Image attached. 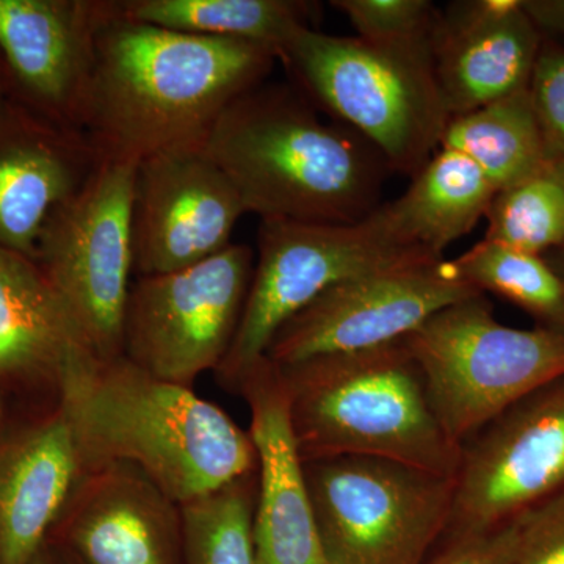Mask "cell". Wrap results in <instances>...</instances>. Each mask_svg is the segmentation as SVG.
Instances as JSON below:
<instances>
[{"label":"cell","instance_id":"obj_5","mask_svg":"<svg viewBox=\"0 0 564 564\" xmlns=\"http://www.w3.org/2000/svg\"><path fill=\"white\" fill-rule=\"evenodd\" d=\"M280 62L314 106L377 150L389 172L414 176L440 151L451 115L434 74L433 35L373 43L306 28Z\"/></svg>","mask_w":564,"mask_h":564},{"label":"cell","instance_id":"obj_26","mask_svg":"<svg viewBox=\"0 0 564 564\" xmlns=\"http://www.w3.org/2000/svg\"><path fill=\"white\" fill-rule=\"evenodd\" d=\"M485 240L544 256L564 243V162H547L529 180L496 193Z\"/></svg>","mask_w":564,"mask_h":564},{"label":"cell","instance_id":"obj_2","mask_svg":"<svg viewBox=\"0 0 564 564\" xmlns=\"http://www.w3.org/2000/svg\"><path fill=\"white\" fill-rule=\"evenodd\" d=\"M58 393L87 474L131 464L181 507L258 469L250 433L221 408L124 356L70 375Z\"/></svg>","mask_w":564,"mask_h":564},{"label":"cell","instance_id":"obj_11","mask_svg":"<svg viewBox=\"0 0 564 564\" xmlns=\"http://www.w3.org/2000/svg\"><path fill=\"white\" fill-rule=\"evenodd\" d=\"M564 491V375L462 445L443 540L486 532Z\"/></svg>","mask_w":564,"mask_h":564},{"label":"cell","instance_id":"obj_15","mask_svg":"<svg viewBox=\"0 0 564 564\" xmlns=\"http://www.w3.org/2000/svg\"><path fill=\"white\" fill-rule=\"evenodd\" d=\"M101 163L84 132L17 98L0 104V248L35 261L54 212Z\"/></svg>","mask_w":564,"mask_h":564},{"label":"cell","instance_id":"obj_12","mask_svg":"<svg viewBox=\"0 0 564 564\" xmlns=\"http://www.w3.org/2000/svg\"><path fill=\"white\" fill-rule=\"evenodd\" d=\"M485 295L451 259L422 258L333 285L285 323L265 358L285 367L402 340L451 304Z\"/></svg>","mask_w":564,"mask_h":564},{"label":"cell","instance_id":"obj_3","mask_svg":"<svg viewBox=\"0 0 564 564\" xmlns=\"http://www.w3.org/2000/svg\"><path fill=\"white\" fill-rule=\"evenodd\" d=\"M202 148L261 220L352 225L380 207L388 165L345 126L326 124L295 85H258Z\"/></svg>","mask_w":564,"mask_h":564},{"label":"cell","instance_id":"obj_30","mask_svg":"<svg viewBox=\"0 0 564 564\" xmlns=\"http://www.w3.org/2000/svg\"><path fill=\"white\" fill-rule=\"evenodd\" d=\"M524 514L486 532L441 541L426 564H507Z\"/></svg>","mask_w":564,"mask_h":564},{"label":"cell","instance_id":"obj_22","mask_svg":"<svg viewBox=\"0 0 564 564\" xmlns=\"http://www.w3.org/2000/svg\"><path fill=\"white\" fill-rule=\"evenodd\" d=\"M122 17L166 31L261 44L278 55L311 28L317 3L300 0H120Z\"/></svg>","mask_w":564,"mask_h":564},{"label":"cell","instance_id":"obj_20","mask_svg":"<svg viewBox=\"0 0 564 564\" xmlns=\"http://www.w3.org/2000/svg\"><path fill=\"white\" fill-rule=\"evenodd\" d=\"M101 359L35 261L0 248V377L51 383Z\"/></svg>","mask_w":564,"mask_h":564},{"label":"cell","instance_id":"obj_19","mask_svg":"<svg viewBox=\"0 0 564 564\" xmlns=\"http://www.w3.org/2000/svg\"><path fill=\"white\" fill-rule=\"evenodd\" d=\"M87 475L58 410L0 444V564H31Z\"/></svg>","mask_w":564,"mask_h":564},{"label":"cell","instance_id":"obj_9","mask_svg":"<svg viewBox=\"0 0 564 564\" xmlns=\"http://www.w3.org/2000/svg\"><path fill=\"white\" fill-rule=\"evenodd\" d=\"M135 176V163L101 161L84 187L54 212L35 256L101 361L122 356Z\"/></svg>","mask_w":564,"mask_h":564},{"label":"cell","instance_id":"obj_34","mask_svg":"<svg viewBox=\"0 0 564 564\" xmlns=\"http://www.w3.org/2000/svg\"><path fill=\"white\" fill-rule=\"evenodd\" d=\"M31 564H65L62 562L61 558H58L57 555L54 554V552L50 551V549L44 545L43 549H41L40 554L33 558V562Z\"/></svg>","mask_w":564,"mask_h":564},{"label":"cell","instance_id":"obj_6","mask_svg":"<svg viewBox=\"0 0 564 564\" xmlns=\"http://www.w3.org/2000/svg\"><path fill=\"white\" fill-rule=\"evenodd\" d=\"M403 343L459 447L527 393L564 375V334L503 325L485 295L444 307Z\"/></svg>","mask_w":564,"mask_h":564},{"label":"cell","instance_id":"obj_16","mask_svg":"<svg viewBox=\"0 0 564 564\" xmlns=\"http://www.w3.org/2000/svg\"><path fill=\"white\" fill-rule=\"evenodd\" d=\"M237 389L250 406L258 454L256 564H326L280 369L262 359Z\"/></svg>","mask_w":564,"mask_h":564},{"label":"cell","instance_id":"obj_8","mask_svg":"<svg viewBox=\"0 0 564 564\" xmlns=\"http://www.w3.org/2000/svg\"><path fill=\"white\" fill-rule=\"evenodd\" d=\"M258 248L242 318L217 370L234 388L265 359L282 326L333 285L415 259L443 258L397 240L378 207L352 225L262 220Z\"/></svg>","mask_w":564,"mask_h":564},{"label":"cell","instance_id":"obj_7","mask_svg":"<svg viewBox=\"0 0 564 564\" xmlns=\"http://www.w3.org/2000/svg\"><path fill=\"white\" fill-rule=\"evenodd\" d=\"M326 564H426L443 540L455 478L372 456L304 463Z\"/></svg>","mask_w":564,"mask_h":564},{"label":"cell","instance_id":"obj_33","mask_svg":"<svg viewBox=\"0 0 564 564\" xmlns=\"http://www.w3.org/2000/svg\"><path fill=\"white\" fill-rule=\"evenodd\" d=\"M544 258L564 282V243L556 250L549 251L547 254H544Z\"/></svg>","mask_w":564,"mask_h":564},{"label":"cell","instance_id":"obj_28","mask_svg":"<svg viewBox=\"0 0 564 564\" xmlns=\"http://www.w3.org/2000/svg\"><path fill=\"white\" fill-rule=\"evenodd\" d=\"M530 95L549 162H564V50L543 43Z\"/></svg>","mask_w":564,"mask_h":564},{"label":"cell","instance_id":"obj_17","mask_svg":"<svg viewBox=\"0 0 564 564\" xmlns=\"http://www.w3.org/2000/svg\"><path fill=\"white\" fill-rule=\"evenodd\" d=\"M541 47L524 0H467L441 11L433 63L451 118L527 90Z\"/></svg>","mask_w":564,"mask_h":564},{"label":"cell","instance_id":"obj_21","mask_svg":"<svg viewBox=\"0 0 564 564\" xmlns=\"http://www.w3.org/2000/svg\"><path fill=\"white\" fill-rule=\"evenodd\" d=\"M496 193L470 159L440 148L408 191L378 209L397 240L443 256L486 217Z\"/></svg>","mask_w":564,"mask_h":564},{"label":"cell","instance_id":"obj_29","mask_svg":"<svg viewBox=\"0 0 564 564\" xmlns=\"http://www.w3.org/2000/svg\"><path fill=\"white\" fill-rule=\"evenodd\" d=\"M507 564H564V491L527 511Z\"/></svg>","mask_w":564,"mask_h":564},{"label":"cell","instance_id":"obj_31","mask_svg":"<svg viewBox=\"0 0 564 564\" xmlns=\"http://www.w3.org/2000/svg\"><path fill=\"white\" fill-rule=\"evenodd\" d=\"M524 9L541 33L564 36V0H524Z\"/></svg>","mask_w":564,"mask_h":564},{"label":"cell","instance_id":"obj_27","mask_svg":"<svg viewBox=\"0 0 564 564\" xmlns=\"http://www.w3.org/2000/svg\"><path fill=\"white\" fill-rule=\"evenodd\" d=\"M348 18L356 36L373 43L429 39L441 11L430 0H334Z\"/></svg>","mask_w":564,"mask_h":564},{"label":"cell","instance_id":"obj_24","mask_svg":"<svg viewBox=\"0 0 564 564\" xmlns=\"http://www.w3.org/2000/svg\"><path fill=\"white\" fill-rule=\"evenodd\" d=\"M451 261L477 291L496 293L532 315L536 326L564 334V282L544 256L484 239Z\"/></svg>","mask_w":564,"mask_h":564},{"label":"cell","instance_id":"obj_25","mask_svg":"<svg viewBox=\"0 0 564 564\" xmlns=\"http://www.w3.org/2000/svg\"><path fill=\"white\" fill-rule=\"evenodd\" d=\"M258 469L202 499L181 505L185 564H256Z\"/></svg>","mask_w":564,"mask_h":564},{"label":"cell","instance_id":"obj_13","mask_svg":"<svg viewBox=\"0 0 564 564\" xmlns=\"http://www.w3.org/2000/svg\"><path fill=\"white\" fill-rule=\"evenodd\" d=\"M247 214L225 173L198 147L159 152L137 165L133 270L176 272L231 245Z\"/></svg>","mask_w":564,"mask_h":564},{"label":"cell","instance_id":"obj_14","mask_svg":"<svg viewBox=\"0 0 564 564\" xmlns=\"http://www.w3.org/2000/svg\"><path fill=\"white\" fill-rule=\"evenodd\" d=\"M113 10L115 0H0V55L13 98L80 131L96 41Z\"/></svg>","mask_w":564,"mask_h":564},{"label":"cell","instance_id":"obj_18","mask_svg":"<svg viewBox=\"0 0 564 564\" xmlns=\"http://www.w3.org/2000/svg\"><path fill=\"white\" fill-rule=\"evenodd\" d=\"M65 534L84 564H180L181 507L131 464L85 475L66 508Z\"/></svg>","mask_w":564,"mask_h":564},{"label":"cell","instance_id":"obj_23","mask_svg":"<svg viewBox=\"0 0 564 564\" xmlns=\"http://www.w3.org/2000/svg\"><path fill=\"white\" fill-rule=\"evenodd\" d=\"M440 148L470 159L496 192L521 184L549 162L530 87L451 118Z\"/></svg>","mask_w":564,"mask_h":564},{"label":"cell","instance_id":"obj_10","mask_svg":"<svg viewBox=\"0 0 564 564\" xmlns=\"http://www.w3.org/2000/svg\"><path fill=\"white\" fill-rule=\"evenodd\" d=\"M254 262L250 247L231 243L195 265L140 276L126 306L122 356L159 380L187 388L207 370L220 369L242 318Z\"/></svg>","mask_w":564,"mask_h":564},{"label":"cell","instance_id":"obj_1","mask_svg":"<svg viewBox=\"0 0 564 564\" xmlns=\"http://www.w3.org/2000/svg\"><path fill=\"white\" fill-rule=\"evenodd\" d=\"M276 61L261 44L128 20L115 2L96 41L80 131L101 161L139 165L159 152L198 147Z\"/></svg>","mask_w":564,"mask_h":564},{"label":"cell","instance_id":"obj_32","mask_svg":"<svg viewBox=\"0 0 564 564\" xmlns=\"http://www.w3.org/2000/svg\"><path fill=\"white\" fill-rule=\"evenodd\" d=\"M11 96H13V87H11L9 70H7L2 55H0V104L7 101Z\"/></svg>","mask_w":564,"mask_h":564},{"label":"cell","instance_id":"obj_4","mask_svg":"<svg viewBox=\"0 0 564 564\" xmlns=\"http://www.w3.org/2000/svg\"><path fill=\"white\" fill-rule=\"evenodd\" d=\"M303 462L372 456L454 477L462 447L403 339L280 367Z\"/></svg>","mask_w":564,"mask_h":564}]
</instances>
